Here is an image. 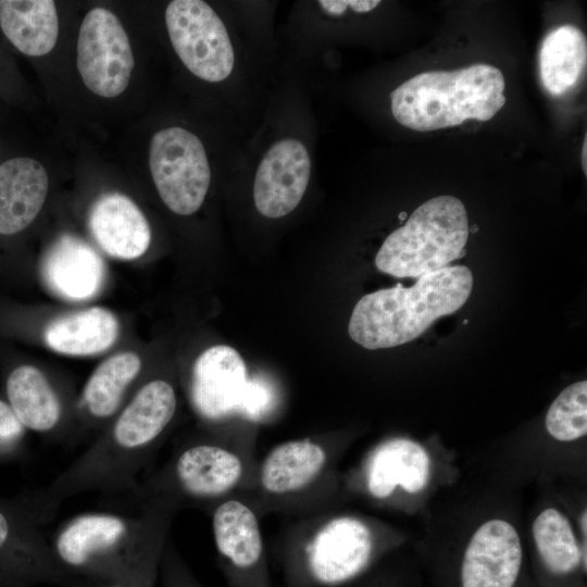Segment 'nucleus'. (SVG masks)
Here are the masks:
<instances>
[{"instance_id": "f257e3e1", "label": "nucleus", "mask_w": 587, "mask_h": 587, "mask_svg": "<svg viewBox=\"0 0 587 587\" xmlns=\"http://www.w3.org/2000/svg\"><path fill=\"white\" fill-rule=\"evenodd\" d=\"M176 410L177 395L168 380L145 383L89 448L46 487L24 495L39 521L45 524L64 500L80 494H135L138 475L158 451Z\"/></svg>"}, {"instance_id": "f03ea898", "label": "nucleus", "mask_w": 587, "mask_h": 587, "mask_svg": "<svg viewBox=\"0 0 587 587\" xmlns=\"http://www.w3.org/2000/svg\"><path fill=\"white\" fill-rule=\"evenodd\" d=\"M140 504L137 514L90 511L59 525L49 546L71 585L78 579L159 576L162 553L177 510L160 500L141 501Z\"/></svg>"}, {"instance_id": "7ed1b4c3", "label": "nucleus", "mask_w": 587, "mask_h": 587, "mask_svg": "<svg viewBox=\"0 0 587 587\" xmlns=\"http://www.w3.org/2000/svg\"><path fill=\"white\" fill-rule=\"evenodd\" d=\"M275 547L284 587H340L373 570L383 548L367 520L326 511L298 517Z\"/></svg>"}, {"instance_id": "20e7f679", "label": "nucleus", "mask_w": 587, "mask_h": 587, "mask_svg": "<svg viewBox=\"0 0 587 587\" xmlns=\"http://www.w3.org/2000/svg\"><path fill=\"white\" fill-rule=\"evenodd\" d=\"M473 286L464 265L423 275L409 288L401 284L363 296L353 308L348 333L366 349L412 341L438 317L452 314L469 299Z\"/></svg>"}, {"instance_id": "39448f33", "label": "nucleus", "mask_w": 587, "mask_h": 587, "mask_svg": "<svg viewBox=\"0 0 587 587\" xmlns=\"http://www.w3.org/2000/svg\"><path fill=\"white\" fill-rule=\"evenodd\" d=\"M258 459L250 440L200 438L184 442L150 477L139 482L135 496L173 505L209 511L217 502L252 488Z\"/></svg>"}, {"instance_id": "423d86ee", "label": "nucleus", "mask_w": 587, "mask_h": 587, "mask_svg": "<svg viewBox=\"0 0 587 587\" xmlns=\"http://www.w3.org/2000/svg\"><path fill=\"white\" fill-rule=\"evenodd\" d=\"M504 77L490 64L417 74L390 95L391 113L401 125L430 132L473 118L491 120L504 105Z\"/></svg>"}, {"instance_id": "0eeeda50", "label": "nucleus", "mask_w": 587, "mask_h": 587, "mask_svg": "<svg viewBox=\"0 0 587 587\" xmlns=\"http://www.w3.org/2000/svg\"><path fill=\"white\" fill-rule=\"evenodd\" d=\"M335 454L322 438L280 442L258 461L252 488L241 496L260 516L273 512L298 519L323 512Z\"/></svg>"}, {"instance_id": "6e6552de", "label": "nucleus", "mask_w": 587, "mask_h": 587, "mask_svg": "<svg viewBox=\"0 0 587 587\" xmlns=\"http://www.w3.org/2000/svg\"><path fill=\"white\" fill-rule=\"evenodd\" d=\"M469 234L467 214L461 200L453 196L432 198L385 239L375 265L396 277L419 278L460 258Z\"/></svg>"}, {"instance_id": "1a4fd4ad", "label": "nucleus", "mask_w": 587, "mask_h": 587, "mask_svg": "<svg viewBox=\"0 0 587 587\" xmlns=\"http://www.w3.org/2000/svg\"><path fill=\"white\" fill-rule=\"evenodd\" d=\"M189 400L196 414L207 423L237 417L259 424L274 414L278 395L266 378L249 376L245 361L234 348L218 345L204 350L196 360Z\"/></svg>"}, {"instance_id": "9d476101", "label": "nucleus", "mask_w": 587, "mask_h": 587, "mask_svg": "<svg viewBox=\"0 0 587 587\" xmlns=\"http://www.w3.org/2000/svg\"><path fill=\"white\" fill-rule=\"evenodd\" d=\"M24 495L0 497V587H70Z\"/></svg>"}, {"instance_id": "9b49d317", "label": "nucleus", "mask_w": 587, "mask_h": 587, "mask_svg": "<svg viewBox=\"0 0 587 587\" xmlns=\"http://www.w3.org/2000/svg\"><path fill=\"white\" fill-rule=\"evenodd\" d=\"M150 173L164 204L190 215L202 205L211 182L204 146L192 132L171 126L153 134L149 145Z\"/></svg>"}, {"instance_id": "f8f14e48", "label": "nucleus", "mask_w": 587, "mask_h": 587, "mask_svg": "<svg viewBox=\"0 0 587 587\" xmlns=\"http://www.w3.org/2000/svg\"><path fill=\"white\" fill-rule=\"evenodd\" d=\"M208 513L227 587H273L261 516L251 503L241 495L233 496Z\"/></svg>"}, {"instance_id": "ddd939ff", "label": "nucleus", "mask_w": 587, "mask_h": 587, "mask_svg": "<svg viewBox=\"0 0 587 587\" xmlns=\"http://www.w3.org/2000/svg\"><path fill=\"white\" fill-rule=\"evenodd\" d=\"M165 25L174 51L197 77L225 80L233 72L235 53L217 13L201 0H174L165 9Z\"/></svg>"}, {"instance_id": "4468645a", "label": "nucleus", "mask_w": 587, "mask_h": 587, "mask_svg": "<svg viewBox=\"0 0 587 587\" xmlns=\"http://www.w3.org/2000/svg\"><path fill=\"white\" fill-rule=\"evenodd\" d=\"M76 52L80 78L91 92L103 98L124 92L135 60L128 35L113 12L97 7L85 15Z\"/></svg>"}, {"instance_id": "2eb2a0df", "label": "nucleus", "mask_w": 587, "mask_h": 587, "mask_svg": "<svg viewBox=\"0 0 587 587\" xmlns=\"http://www.w3.org/2000/svg\"><path fill=\"white\" fill-rule=\"evenodd\" d=\"M311 158L304 143L286 137L275 141L262 157L253 183V200L260 214L287 215L300 203L309 185Z\"/></svg>"}, {"instance_id": "dca6fc26", "label": "nucleus", "mask_w": 587, "mask_h": 587, "mask_svg": "<svg viewBox=\"0 0 587 587\" xmlns=\"http://www.w3.org/2000/svg\"><path fill=\"white\" fill-rule=\"evenodd\" d=\"M429 457L416 441L396 437L378 444L367 455L362 478L366 494L378 501L394 496L398 488L415 494L425 488Z\"/></svg>"}, {"instance_id": "f3484780", "label": "nucleus", "mask_w": 587, "mask_h": 587, "mask_svg": "<svg viewBox=\"0 0 587 587\" xmlns=\"http://www.w3.org/2000/svg\"><path fill=\"white\" fill-rule=\"evenodd\" d=\"M88 225L99 247L115 259H137L151 241V229L143 213L132 199L118 192L105 193L96 200Z\"/></svg>"}, {"instance_id": "a211bd4d", "label": "nucleus", "mask_w": 587, "mask_h": 587, "mask_svg": "<svg viewBox=\"0 0 587 587\" xmlns=\"http://www.w3.org/2000/svg\"><path fill=\"white\" fill-rule=\"evenodd\" d=\"M5 401L26 428L40 435H58L66 419L62 396L37 366L21 364L4 382Z\"/></svg>"}, {"instance_id": "6ab92c4d", "label": "nucleus", "mask_w": 587, "mask_h": 587, "mask_svg": "<svg viewBox=\"0 0 587 587\" xmlns=\"http://www.w3.org/2000/svg\"><path fill=\"white\" fill-rule=\"evenodd\" d=\"M42 276L58 296L73 301L95 297L104 280L101 257L85 241L68 235L60 237L42 262Z\"/></svg>"}, {"instance_id": "aec40b11", "label": "nucleus", "mask_w": 587, "mask_h": 587, "mask_svg": "<svg viewBox=\"0 0 587 587\" xmlns=\"http://www.w3.org/2000/svg\"><path fill=\"white\" fill-rule=\"evenodd\" d=\"M49 188L45 166L33 158L18 157L0 165V235L24 230L37 217Z\"/></svg>"}, {"instance_id": "412c9836", "label": "nucleus", "mask_w": 587, "mask_h": 587, "mask_svg": "<svg viewBox=\"0 0 587 587\" xmlns=\"http://www.w3.org/2000/svg\"><path fill=\"white\" fill-rule=\"evenodd\" d=\"M141 367V359L135 352L111 355L96 367L79 399V410L89 423L103 424L120 412Z\"/></svg>"}, {"instance_id": "4be33fe9", "label": "nucleus", "mask_w": 587, "mask_h": 587, "mask_svg": "<svg viewBox=\"0 0 587 587\" xmlns=\"http://www.w3.org/2000/svg\"><path fill=\"white\" fill-rule=\"evenodd\" d=\"M118 321L108 309L95 307L53 321L45 330L47 346L71 357L108 350L117 339Z\"/></svg>"}, {"instance_id": "5701e85b", "label": "nucleus", "mask_w": 587, "mask_h": 587, "mask_svg": "<svg viewBox=\"0 0 587 587\" xmlns=\"http://www.w3.org/2000/svg\"><path fill=\"white\" fill-rule=\"evenodd\" d=\"M0 27L22 53L48 54L59 36V18L51 0H0Z\"/></svg>"}, {"instance_id": "b1692460", "label": "nucleus", "mask_w": 587, "mask_h": 587, "mask_svg": "<svg viewBox=\"0 0 587 587\" xmlns=\"http://www.w3.org/2000/svg\"><path fill=\"white\" fill-rule=\"evenodd\" d=\"M585 35L573 25H562L544 39L539 51L540 79L552 96H561L579 79L586 67Z\"/></svg>"}, {"instance_id": "393cba45", "label": "nucleus", "mask_w": 587, "mask_h": 587, "mask_svg": "<svg viewBox=\"0 0 587 587\" xmlns=\"http://www.w3.org/2000/svg\"><path fill=\"white\" fill-rule=\"evenodd\" d=\"M546 428L560 441L576 440L587 433V382L580 380L563 389L546 415Z\"/></svg>"}, {"instance_id": "a878e982", "label": "nucleus", "mask_w": 587, "mask_h": 587, "mask_svg": "<svg viewBox=\"0 0 587 587\" xmlns=\"http://www.w3.org/2000/svg\"><path fill=\"white\" fill-rule=\"evenodd\" d=\"M26 432L9 403L0 398V461L13 460L24 453Z\"/></svg>"}, {"instance_id": "bb28decb", "label": "nucleus", "mask_w": 587, "mask_h": 587, "mask_svg": "<svg viewBox=\"0 0 587 587\" xmlns=\"http://www.w3.org/2000/svg\"><path fill=\"white\" fill-rule=\"evenodd\" d=\"M159 576L161 587H203L170 539L162 553Z\"/></svg>"}, {"instance_id": "cd10ccee", "label": "nucleus", "mask_w": 587, "mask_h": 587, "mask_svg": "<svg viewBox=\"0 0 587 587\" xmlns=\"http://www.w3.org/2000/svg\"><path fill=\"white\" fill-rule=\"evenodd\" d=\"M159 577V576H158ZM158 577L120 580H85L78 579L71 587H154Z\"/></svg>"}, {"instance_id": "c85d7f7f", "label": "nucleus", "mask_w": 587, "mask_h": 587, "mask_svg": "<svg viewBox=\"0 0 587 587\" xmlns=\"http://www.w3.org/2000/svg\"><path fill=\"white\" fill-rule=\"evenodd\" d=\"M400 580L386 572H372L340 587H401Z\"/></svg>"}, {"instance_id": "c756f323", "label": "nucleus", "mask_w": 587, "mask_h": 587, "mask_svg": "<svg viewBox=\"0 0 587 587\" xmlns=\"http://www.w3.org/2000/svg\"><path fill=\"white\" fill-rule=\"evenodd\" d=\"M586 155H587V140H586V136H585L584 143H583V149H582V166H583L585 175L587 174V159H586Z\"/></svg>"}, {"instance_id": "7c9ffc66", "label": "nucleus", "mask_w": 587, "mask_h": 587, "mask_svg": "<svg viewBox=\"0 0 587 587\" xmlns=\"http://www.w3.org/2000/svg\"><path fill=\"white\" fill-rule=\"evenodd\" d=\"M399 217L403 220L405 217V213L403 212Z\"/></svg>"}]
</instances>
